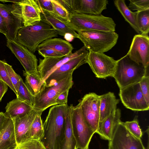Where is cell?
<instances>
[{
    "label": "cell",
    "mask_w": 149,
    "mask_h": 149,
    "mask_svg": "<svg viewBox=\"0 0 149 149\" xmlns=\"http://www.w3.org/2000/svg\"><path fill=\"white\" fill-rule=\"evenodd\" d=\"M67 104L53 106L43 123L44 135L41 141L47 149H59L63 138Z\"/></svg>",
    "instance_id": "6da1fadb"
},
{
    "label": "cell",
    "mask_w": 149,
    "mask_h": 149,
    "mask_svg": "<svg viewBox=\"0 0 149 149\" xmlns=\"http://www.w3.org/2000/svg\"><path fill=\"white\" fill-rule=\"evenodd\" d=\"M58 35L56 31L41 20L29 25L22 26L18 31L16 40L34 53L42 42L57 37Z\"/></svg>",
    "instance_id": "7a4b0ae2"
},
{
    "label": "cell",
    "mask_w": 149,
    "mask_h": 149,
    "mask_svg": "<svg viewBox=\"0 0 149 149\" xmlns=\"http://www.w3.org/2000/svg\"><path fill=\"white\" fill-rule=\"evenodd\" d=\"M70 22L68 25L77 32L88 31H115L116 24L112 18L101 14L87 15L70 13Z\"/></svg>",
    "instance_id": "3957f363"
},
{
    "label": "cell",
    "mask_w": 149,
    "mask_h": 149,
    "mask_svg": "<svg viewBox=\"0 0 149 149\" xmlns=\"http://www.w3.org/2000/svg\"><path fill=\"white\" fill-rule=\"evenodd\" d=\"M148 68L136 63L126 55L117 60L113 77L120 89L139 83L143 77L147 75Z\"/></svg>",
    "instance_id": "277c9868"
},
{
    "label": "cell",
    "mask_w": 149,
    "mask_h": 149,
    "mask_svg": "<svg viewBox=\"0 0 149 149\" xmlns=\"http://www.w3.org/2000/svg\"><path fill=\"white\" fill-rule=\"evenodd\" d=\"M78 38L89 52L103 53L116 44L118 35L115 31H88L78 32Z\"/></svg>",
    "instance_id": "5b68a950"
},
{
    "label": "cell",
    "mask_w": 149,
    "mask_h": 149,
    "mask_svg": "<svg viewBox=\"0 0 149 149\" xmlns=\"http://www.w3.org/2000/svg\"><path fill=\"white\" fill-rule=\"evenodd\" d=\"M73 72L53 85L47 86L43 84L40 92L34 97L33 109L37 112H42L49 107L55 105L59 95L72 87Z\"/></svg>",
    "instance_id": "8992f818"
},
{
    "label": "cell",
    "mask_w": 149,
    "mask_h": 149,
    "mask_svg": "<svg viewBox=\"0 0 149 149\" xmlns=\"http://www.w3.org/2000/svg\"><path fill=\"white\" fill-rule=\"evenodd\" d=\"M71 110L72 133L77 143V149H88L95 133L84 120L79 105L69 106Z\"/></svg>",
    "instance_id": "52a82bcc"
},
{
    "label": "cell",
    "mask_w": 149,
    "mask_h": 149,
    "mask_svg": "<svg viewBox=\"0 0 149 149\" xmlns=\"http://www.w3.org/2000/svg\"><path fill=\"white\" fill-rule=\"evenodd\" d=\"M100 95L90 93L85 95L78 104L84 120L95 133L100 123Z\"/></svg>",
    "instance_id": "ba28073f"
},
{
    "label": "cell",
    "mask_w": 149,
    "mask_h": 149,
    "mask_svg": "<svg viewBox=\"0 0 149 149\" xmlns=\"http://www.w3.org/2000/svg\"><path fill=\"white\" fill-rule=\"evenodd\" d=\"M108 146V149H146L141 139L131 134L121 120L115 127Z\"/></svg>",
    "instance_id": "9c48e42d"
},
{
    "label": "cell",
    "mask_w": 149,
    "mask_h": 149,
    "mask_svg": "<svg viewBox=\"0 0 149 149\" xmlns=\"http://www.w3.org/2000/svg\"><path fill=\"white\" fill-rule=\"evenodd\" d=\"M117 62V60L104 53L90 51L89 52L86 61L95 76L102 79L113 77Z\"/></svg>",
    "instance_id": "30bf717a"
},
{
    "label": "cell",
    "mask_w": 149,
    "mask_h": 149,
    "mask_svg": "<svg viewBox=\"0 0 149 149\" xmlns=\"http://www.w3.org/2000/svg\"><path fill=\"white\" fill-rule=\"evenodd\" d=\"M0 14L3 17L7 29V40H16L19 29L23 26L19 6L17 4L0 3Z\"/></svg>",
    "instance_id": "8fae6325"
},
{
    "label": "cell",
    "mask_w": 149,
    "mask_h": 149,
    "mask_svg": "<svg viewBox=\"0 0 149 149\" xmlns=\"http://www.w3.org/2000/svg\"><path fill=\"white\" fill-rule=\"evenodd\" d=\"M119 95L122 104L127 109L135 111L149 110V104L145 100L139 83L120 89Z\"/></svg>",
    "instance_id": "7c38bea8"
},
{
    "label": "cell",
    "mask_w": 149,
    "mask_h": 149,
    "mask_svg": "<svg viewBox=\"0 0 149 149\" xmlns=\"http://www.w3.org/2000/svg\"><path fill=\"white\" fill-rule=\"evenodd\" d=\"M88 51L84 46L81 48L65 56L60 57H46L39 58L37 70L43 82L56 69L69 60L79 57Z\"/></svg>",
    "instance_id": "4fadbf2b"
},
{
    "label": "cell",
    "mask_w": 149,
    "mask_h": 149,
    "mask_svg": "<svg viewBox=\"0 0 149 149\" xmlns=\"http://www.w3.org/2000/svg\"><path fill=\"white\" fill-rule=\"evenodd\" d=\"M136 63L146 68L149 65V37L148 35L137 34L133 37L127 54Z\"/></svg>",
    "instance_id": "5bb4252c"
},
{
    "label": "cell",
    "mask_w": 149,
    "mask_h": 149,
    "mask_svg": "<svg viewBox=\"0 0 149 149\" xmlns=\"http://www.w3.org/2000/svg\"><path fill=\"white\" fill-rule=\"evenodd\" d=\"M6 45L29 74L38 73V60L36 56L16 40H7Z\"/></svg>",
    "instance_id": "9a60e30c"
},
{
    "label": "cell",
    "mask_w": 149,
    "mask_h": 149,
    "mask_svg": "<svg viewBox=\"0 0 149 149\" xmlns=\"http://www.w3.org/2000/svg\"><path fill=\"white\" fill-rule=\"evenodd\" d=\"M88 51L81 55L71 59L63 64L53 72L45 81L43 84L49 86L62 79L83 64L86 63Z\"/></svg>",
    "instance_id": "2e32d148"
},
{
    "label": "cell",
    "mask_w": 149,
    "mask_h": 149,
    "mask_svg": "<svg viewBox=\"0 0 149 149\" xmlns=\"http://www.w3.org/2000/svg\"><path fill=\"white\" fill-rule=\"evenodd\" d=\"M71 13L98 15L107 8V0H70Z\"/></svg>",
    "instance_id": "e0dca14e"
},
{
    "label": "cell",
    "mask_w": 149,
    "mask_h": 149,
    "mask_svg": "<svg viewBox=\"0 0 149 149\" xmlns=\"http://www.w3.org/2000/svg\"><path fill=\"white\" fill-rule=\"evenodd\" d=\"M40 112L33 109L24 117L12 118L14 122L17 144L27 140V134L30 126L36 116Z\"/></svg>",
    "instance_id": "ac0fdd59"
},
{
    "label": "cell",
    "mask_w": 149,
    "mask_h": 149,
    "mask_svg": "<svg viewBox=\"0 0 149 149\" xmlns=\"http://www.w3.org/2000/svg\"><path fill=\"white\" fill-rule=\"evenodd\" d=\"M17 4L20 8L24 26L41 21V10L36 0H20Z\"/></svg>",
    "instance_id": "d6986e66"
},
{
    "label": "cell",
    "mask_w": 149,
    "mask_h": 149,
    "mask_svg": "<svg viewBox=\"0 0 149 149\" xmlns=\"http://www.w3.org/2000/svg\"><path fill=\"white\" fill-rule=\"evenodd\" d=\"M40 8L41 20L56 31L58 35L64 36L65 34L70 33L74 38H78V33L69 27L66 22L63 21L55 13H49Z\"/></svg>",
    "instance_id": "ffe728a7"
},
{
    "label": "cell",
    "mask_w": 149,
    "mask_h": 149,
    "mask_svg": "<svg viewBox=\"0 0 149 149\" xmlns=\"http://www.w3.org/2000/svg\"><path fill=\"white\" fill-rule=\"evenodd\" d=\"M120 110L117 109L115 111L100 123L98 130L96 133L98 134L102 139L110 140L115 127L120 121Z\"/></svg>",
    "instance_id": "44dd1931"
},
{
    "label": "cell",
    "mask_w": 149,
    "mask_h": 149,
    "mask_svg": "<svg viewBox=\"0 0 149 149\" xmlns=\"http://www.w3.org/2000/svg\"><path fill=\"white\" fill-rule=\"evenodd\" d=\"M16 145L13 121L7 116L3 127L0 132V149H9L14 148Z\"/></svg>",
    "instance_id": "7402d4cb"
},
{
    "label": "cell",
    "mask_w": 149,
    "mask_h": 149,
    "mask_svg": "<svg viewBox=\"0 0 149 149\" xmlns=\"http://www.w3.org/2000/svg\"><path fill=\"white\" fill-rule=\"evenodd\" d=\"M100 123L115 111L119 100L117 99L113 93L109 92L100 95Z\"/></svg>",
    "instance_id": "603a6c76"
},
{
    "label": "cell",
    "mask_w": 149,
    "mask_h": 149,
    "mask_svg": "<svg viewBox=\"0 0 149 149\" xmlns=\"http://www.w3.org/2000/svg\"><path fill=\"white\" fill-rule=\"evenodd\" d=\"M53 49L64 56L72 53V45L68 42L60 38H51L43 41L37 47L36 50L42 49Z\"/></svg>",
    "instance_id": "cb8c5ba5"
},
{
    "label": "cell",
    "mask_w": 149,
    "mask_h": 149,
    "mask_svg": "<svg viewBox=\"0 0 149 149\" xmlns=\"http://www.w3.org/2000/svg\"><path fill=\"white\" fill-rule=\"evenodd\" d=\"M33 109L30 104L16 98L7 104L4 113L12 118L22 117L29 113Z\"/></svg>",
    "instance_id": "d4e9b609"
},
{
    "label": "cell",
    "mask_w": 149,
    "mask_h": 149,
    "mask_svg": "<svg viewBox=\"0 0 149 149\" xmlns=\"http://www.w3.org/2000/svg\"><path fill=\"white\" fill-rule=\"evenodd\" d=\"M59 149H77V143L72 132L71 110L68 106L65 116V129L63 138Z\"/></svg>",
    "instance_id": "484cf974"
},
{
    "label": "cell",
    "mask_w": 149,
    "mask_h": 149,
    "mask_svg": "<svg viewBox=\"0 0 149 149\" xmlns=\"http://www.w3.org/2000/svg\"><path fill=\"white\" fill-rule=\"evenodd\" d=\"M114 3L125 20L138 34H141L137 22V11L132 12L127 6L124 0H114Z\"/></svg>",
    "instance_id": "4316f807"
},
{
    "label": "cell",
    "mask_w": 149,
    "mask_h": 149,
    "mask_svg": "<svg viewBox=\"0 0 149 149\" xmlns=\"http://www.w3.org/2000/svg\"><path fill=\"white\" fill-rule=\"evenodd\" d=\"M42 113H39L32 123L28 133L27 139H31L41 141L43 139L44 132L41 117Z\"/></svg>",
    "instance_id": "83f0119b"
},
{
    "label": "cell",
    "mask_w": 149,
    "mask_h": 149,
    "mask_svg": "<svg viewBox=\"0 0 149 149\" xmlns=\"http://www.w3.org/2000/svg\"><path fill=\"white\" fill-rule=\"evenodd\" d=\"M23 75L25 77L26 85L31 94L34 97L40 92L43 83L38 73L29 74L24 70Z\"/></svg>",
    "instance_id": "f1b7e54d"
},
{
    "label": "cell",
    "mask_w": 149,
    "mask_h": 149,
    "mask_svg": "<svg viewBox=\"0 0 149 149\" xmlns=\"http://www.w3.org/2000/svg\"><path fill=\"white\" fill-rule=\"evenodd\" d=\"M16 97L18 100L33 107L34 102V97L31 94L22 78L20 81Z\"/></svg>",
    "instance_id": "f546056e"
},
{
    "label": "cell",
    "mask_w": 149,
    "mask_h": 149,
    "mask_svg": "<svg viewBox=\"0 0 149 149\" xmlns=\"http://www.w3.org/2000/svg\"><path fill=\"white\" fill-rule=\"evenodd\" d=\"M136 21L141 34L148 35L149 32V9L137 11Z\"/></svg>",
    "instance_id": "4dcf8cb0"
},
{
    "label": "cell",
    "mask_w": 149,
    "mask_h": 149,
    "mask_svg": "<svg viewBox=\"0 0 149 149\" xmlns=\"http://www.w3.org/2000/svg\"><path fill=\"white\" fill-rule=\"evenodd\" d=\"M121 123L133 135L139 139H141L143 133L139 125L137 116H135L131 121L125 122L121 121Z\"/></svg>",
    "instance_id": "1f68e13d"
},
{
    "label": "cell",
    "mask_w": 149,
    "mask_h": 149,
    "mask_svg": "<svg viewBox=\"0 0 149 149\" xmlns=\"http://www.w3.org/2000/svg\"><path fill=\"white\" fill-rule=\"evenodd\" d=\"M13 149H47L40 140L28 139L17 144Z\"/></svg>",
    "instance_id": "d6a6232c"
},
{
    "label": "cell",
    "mask_w": 149,
    "mask_h": 149,
    "mask_svg": "<svg viewBox=\"0 0 149 149\" xmlns=\"http://www.w3.org/2000/svg\"><path fill=\"white\" fill-rule=\"evenodd\" d=\"M55 13L63 21L70 22V13L58 0H51Z\"/></svg>",
    "instance_id": "836d02e7"
},
{
    "label": "cell",
    "mask_w": 149,
    "mask_h": 149,
    "mask_svg": "<svg viewBox=\"0 0 149 149\" xmlns=\"http://www.w3.org/2000/svg\"><path fill=\"white\" fill-rule=\"evenodd\" d=\"M5 65L9 79L14 86L17 93L20 81L22 78L19 75L15 72L12 66L8 64L6 61L5 63Z\"/></svg>",
    "instance_id": "e575fe53"
},
{
    "label": "cell",
    "mask_w": 149,
    "mask_h": 149,
    "mask_svg": "<svg viewBox=\"0 0 149 149\" xmlns=\"http://www.w3.org/2000/svg\"><path fill=\"white\" fill-rule=\"evenodd\" d=\"M128 6L131 10L141 11L149 9V0H129Z\"/></svg>",
    "instance_id": "d590c367"
},
{
    "label": "cell",
    "mask_w": 149,
    "mask_h": 149,
    "mask_svg": "<svg viewBox=\"0 0 149 149\" xmlns=\"http://www.w3.org/2000/svg\"><path fill=\"white\" fill-rule=\"evenodd\" d=\"M5 60H0V80L6 84L13 91L16 95V91L10 80L6 69L5 65Z\"/></svg>",
    "instance_id": "8d00e7d4"
},
{
    "label": "cell",
    "mask_w": 149,
    "mask_h": 149,
    "mask_svg": "<svg viewBox=\"0 0 149 149\" xmlns=\"http://www.w3.org/2000/svg\"><path fill=\"white\" fill-rule=\"evenodd\" d=\"M140 88L147 103L149 104V76L146 75L139 82Z\"/></svg>",
    "instance_id": "74e56055"
},
{
    "label": "cell",
    "mask_w": 149,
    "mask_h": 149,
    "mask_svg": "<svg viewBox=\"0 0 149 149\" xmlns=\"http://www.w3.org/2000/svg\"><path fill=\"white\" fill-rule=\"evenodd\" d=\"M39 54L44 58L60 57L63 55L58 52L50 49H42L37 50Z\"/></svg>",
    "instance_id": "f35d334b"
},
{
    "label": "cell",
    "mask_w": 149,
    "mask_h": 149,
    "mask_svg": "<svg viewBox=\"0 0 149 149\" xmlns=\"http://www.w3.org/2000/svg\"><path fill=\"white\" fill-rule=\"evenodd\" d=\"M40 7L49 13H54L51 0H36Z\"/></svg>",
    "instance_id": "ab89813d"
},
{
    "label": "cell",
    "mask_w": 149,
    "mask_h": 149,
    "mask_svg": "<svg viewBox=\"0 0 149 149\" xmlns=\"http://www.w3.org/2000/svg\"><path fill=\"white\" fill-rule=\"evenodd\" d=\"M69 90L63 92L59 95L56 100L55 105L67 104Z\"/></svg>",
    "instance_id": "60d3db41"
},
{
    "label": "cell",
    "mask_w": 149,
    "mask_h": 149,
    "mask_svg": "<svg viewBox=\"0 0 149 149\" xmlns=\"http://www.w3.org/2000/svg\"><path fill=\"white\" fill-rule=\"evenodd\" d=\"M8 86L2 81L0 80V102L2 97L7 91Z\"/></svg>",
    "instance_id": "b9f144b4"
},
{
    "label": "cell",
    "mask_w": 149,
    "mask_h": 149,
    "mask_svg": "<svg viewBox=\"0 0 149 149\" xmlns=\"http://www.w3.org/2000/svg\"><path fill=\"white\" fill-rule=\"evenodd\" d=\"M0 33L6 36L7 34V29L4 19L0 14Z\"/></svg>",
    "instance_id": "7bdbcfd3"
},
{
    "label": "cell",
    "mask_w": 149,
    "mask_h": 149,
    "mask_svg": "<svg viewBox=\"0 0 149 149\" xmlns=\"http://www.w3.org/2000/svg\"><path fill=\"white\" fill-rule=\"evenodd\" d=\"M7 116L2 112H0V132L3 128Z\"/></svg>",
    "instance_id": "ee69618b"
},
{
    "label": "cell",
    "mask_w": 149,
    "mask_h": 149,
    "mask_svg": "<svg viewBox=\"0 0 149 149\" xmlns=\"http://www.w3.org/2000/svg\"><path fill=\"white\" fill-rule=\"evenodd\" d=\"M64 38L66 41L70 42L74 39V36L72 34L70 33H66L64 36Z\"/></svg>",
    "instance_id": "f6af8a7d"
},
{
    "label": "cell",
    "mask_w": 149,
    "mask_h": 149,
    "mask_svg": "<svg viewBox=\"0 0 149 149\" xmlns=\"http://www.w3.org/2000/svg\"><path fill=\"white\" fill-rule=\"evenodd\" d=\"M20 0H0V1L2 2L3 3L6 2H12L14 3L17 4Z\"/></svg>",
    "instance_id": "bcb514c9"
},
{
    "label": "cell",
    "mask_w": 149,
    "mask_h": 149,
    "mask_svg": "<svg viewBox=\"0 0 149 149\" xmlns=\"http://www.w3.org/2000/svg\"><path fill=\"white\" fill-rule=\"evenodd\" d=\"M13 148H10V149H13Z\"/></svg>",
    "instance_id": "7dc6e473"
}]
</instances>
